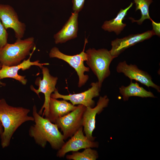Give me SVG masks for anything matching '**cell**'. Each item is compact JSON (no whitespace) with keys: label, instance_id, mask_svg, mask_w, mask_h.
<instances>
[{"label":"cell","instance_id":"1","mask_svg":"<svg viewBox=\"0 0 160 160\" xmlns=\"http://www.w3.org/2000/svg\"><path fill=\"white\" fill-rule=\"evenodd\" d=\"M32 114L35 124L29 128V136L42 148H45L48 142L53 149L59 150L65 142L57 125L39 114L35 105L33 107Z\"/></svg>","mask_w":160,"mask_h":160},{"label":"cell","instance_id":"2","mask_svg":"<svg viewBox=\"0 0 160 160\" xmlns=\"http://www.w3.org/2000/svg\"><path fill=\"white\" fill-rule=\"evenodd\" d=\"M30 112L28 108L9 105L4 98L0 99V120L3 128L0 138L3 148L9 145L13 135L22 124L34 121L33 117L28 115Z\"/></svg>","mask_w":160,"mask_h":160},{"label":"cell","instance_id":"3","mask_svg":"<svg viewBox=\"0 0 160 160\" xmlns=\"http://www.w3.org/2000/svg\"><path fill=\"white\" fill-rule=\"evenodd\" d=\"M35 47L33 37L23 40L17 39L13 44L7 43L0 48V63L2 66L19 64L30 55V51Z\"/></svg>","mask_w":160,"mask_h":160},{"label":"cell","instance_id":"4","mask_svg":"<svg viewBox=\"0 0 160 160\" xmlns=\"http://www.w3.org/2000/svg\"><path fill=\"white\" fill-rule=\"evenodd\" d=\"M87 59L86 63L96 76L99 87L101 88L104 80L110 75V65L116 58L109 51L104 48L97 50L89 48L86 50Z\"/></svg>","mask_w":160,"mask_h":160},{"label":"cell","instance_id":"5","mask_svg":"<svg viewBox=\"0 0 160 160\" xmlns=\"http://www.w3.org/2000/svg\"><path fill=\"white\" fill-rule=\"evenodd\" d=\"M87 42V39L85 38L83 51L79 54L76 55H65L61 52L56 47L52 48L49 54L50 58H56L62 60L68 63L75 69L79 78L78 83L79 87H81L84 85L89 78L88 75L84 74L86 72H89L90 69L89 67L85 66L84 64V61H86L87 59V54L84 52V50Z\"/></svg>","mask_w":160,"mask_h":160},{"label":"cell","instance_id":"6","mask_svg":"<svg viewBox=\"0 0 160 160\" xmlns=\"http://www.w3.org/2000/svg\"><path fill=\"white\" fill-rule=\"evenodd\" d=\"M41 69L43 74L42 79L38 77L35 82L36 85L39 86V88L36 89L32 85L30 86V88L31 90L39 97L40 93L41 92L44 94V103L38 113L40 115L42 114V116H45V118H47L49 114V103L51 95L57 89L55 86L58 78L52 76L49 73V69L47 67L43 66Z\"/></svg>","mask_w":160,"mask_h":160},{"label":"cell","instance_id":"7","mask_svg":"<svg viewBox=\"0 0 160 160\" xmlns=\"http://www.w3.org/2000/svg\"><path fill=\"white\" fill-rule=\"evenodd\" d=\"M86 107L78 105L77 108L66 115L57 119L56 124L63 132L64 140L71 137L83 127V117Z\"/></svg>","mask_w":160,"mask_h":160},{"label":"cell","instance_id":"8","mask_svg":"<svg viewBox=\"0 0 160 160\" xmlns=\"http://www.w3.org/2000/svg\"><path fill=\"white\" fill-rule=\"evenodd\" d=\"M91 87L84 92L73 94L63 95L60 94L57 89L52 93L51 97L55 98H61L66 100H69L74 105H82L86 107H93L95 102L93 99L98 97L101 88L99 87L98 81L92 82Z\"/></svg>","mask_w":160,"mask_h":160},{"label":"cell","instance_id":"9","mask_svg":"<svg viewBox=\"0 0 160 160\" xmlns=\"http://www.w3.org/2000/svg\"><path fill=\"white\" fill-rule=\"evenodd\" d=\"M58 150L56 154L57 157H63L69 152H77L82 149L99 147L98 142L90 140L84 135L83 127L80 128Z\"/></svg>","mask_w":160,"mask_h":160},{"label":"cell","instance_id":"10","mask_svg":"<svg viewBox=\"0 0 160 160\" xmlns=\"http://www.w3.org/2000/svg\"><path fill=\"white\" fill-rule=\"evenodd\" d=\"M109 99L106 95L100 96L95 107H86L83 117V127L85 135L90 140L94 141L95 137L92 132L95 128V118L97 114H99L104 108L108 106Z\"/></svg>","mask_w":160,"mask_h":160},{"label":"cell","instance_id":"11","mask_svg":"<svg viewBox=\"0 0 160 160\" xmlns=\"http://www.w3.org/2000/svg\"><path fill=\"white\" fill-rule=\"evenodd\" d=\"M116 70L118 73H122L130 80H135L139 82L148 87L155 89L158 92H160V87L152 81L151 76L146 72L139 69L135 65H129L126 61L118 63Z\"/></svg>","mask_w":160,"mask_h":160},{"label":"cell","instance_id":"12","mask_svg":"<svg viewBox=\"0 0 160 160\" xmlns=\"http://www.w3.org/2000/svg\"><path fill=\"white\" fill-rule=\"evenodd\" d=\"M0 20L6 30L11 28L14 30L17 39L23 37L26 25L19 21L17 12L12 6L0 4Z\"/></svg>","mask_w":160,"mask_h":160},{"label":"cell","instance_id":"13","mask_svg":"<svg viewBox=\"0 0 160 160\" xmlns=\"http://www.w3.org/2000/svg\"><path fill=\"white\" fill-rule=\"evenodd\" d=\"M155 35L153 30L141 33L132 34L123 38H116L111 42V54L116 57L127 48L136 44L150 39Z\"/></svg>","mask_w":160,"mask_h":160},{"label":"cell","instance_id":"14","mask_svg":"<svg viewBox=\"0 0 160 160\" xmlns=\"http://www.w3.org/2000/svg\"><path fill=\"white\" fill-rule=\"evenodd\" d=\"M36 49V47L33 49L32 52L30 53V57L26 60H24L22 62L17 65L12 66L2 65L0 69V79H2L6 78H11L15 79L25 85L27 82V79L25 76H23L18 74V71L21 69L25 71L30 68L31 66L35 65L39 66L41 69L44 65H49V63H40L39 60L31 62L30 58L33 52Z\"/></svg>","mask_w":160,"mask_h":160},{"label":"cell","instance_id":"15","mask_svg":"<svg viewBox=\"0 0 160 160\" xmlns=\"http://www.w3.org/2000/svg\"><path fill=\"white\" fill-rule=\"evenodd\" d=\"M79 12H73L62 28L54 35L56 44L63 43L77 37Z\"/></svg>","mask_w":160,"mask_h":160},{"label":"cell","instance_id":"16","mask_svg":"<svg viewBox=\"0 0 160 160\" xmlns=\"http://www.w3.org/2000/svg\"><path fill=\"white\" fill-rule=\"evenodd\" d=\"M77 107V106L74 105L71 103H69L65 100H59L51 97L49 103V114L46 118L52 122L55 123L57 119L74 110Z\"/></svg>","mask_w":160,"mask_h":160},{"label":"cell","instance_id":"17","mask_svg":"<svg viewBox=\"0 0 160 160\" xmlns=\"http://www.w3.org/2000/svg\"><path fill=\"white\" fill-rule=\"evenodd\" d=\"M119 90L124 101L128 100L129 97L132 96L142 98L156 97L152 92L140 86L138 83H133L132 80H130L128 86H122L119 87Z\"/></svg>","mask_w":160,"mask_h":160},{"label":"cell","instance_id":"18","mask_svg":"<svg viewBox=\"0 0 160 160\" xmlns=\"http://www.w3.org/2000/svg\"><path fill=\"white\" fill-rule=\"evenodd\" d=\"M133 3L124 9H121L116 17L109 20L105 21L102 26V28L108 32H113L117 35H119L124 30L126 24L123 23V20L126 16L127 12L132 7Z\"/></svg>","mask_w":160,"mask_h":160},{"label":"cell","instance_id":"19","mask_svg":"<svg viewBox=\"0 0 160 160\" xmlns=\"http://www.w3.org/2000/svg\"><path fill=\"white\" fill-rule=\"evenodd\" d=\"M136 4L135 11L140 10L141 13V18L138 20H135L133 18L129 17L132 23L136 22L139 25H141L145 20L148 19L151 20L149 15V9L150 4L152 2V0H134Z\"/></svg>","mask_w":160,"mask_h":160},{"label":"cell","instance_id":"20","mask_svg":"<svg viewBox=\"0 0 160 160\" xmlns=\"http://www.w3.org/2000/svg\"><path fill=\"white\" fill-rule=\"evenodd\" d=\"M98 157L97 151L90 148L85 149L82 152H72L71 154L66 156L67 159L70 160H96Z\"/></svg>","mask_w":160,"mask_h":160},{"label":"cell","instance_id":"21","mask_svg":"<svg viewBox=\"0 0 160 160\" xmlns=\"http://www.w3.org/2000/svg\"><path fill=\"white\" fill-rule=\"evenodd\" d=\"M8 34L0 20V48L7 43Z\"/></svg>","mask_w":160,"mask_h":160},{"label":"cell","instance_id":"22","mask_svg":"<svg viewBox=\"0 0 160 160\" xmlns=\"http://www.w3.org/2000/svg\"><path fill=\"white\" fill-rule=\"evenodd\" d=\"M85 0H72L73 12H79L83 8Z\"/></svg>","mask_w":160,"mask_h":160},{"label":"cell","instance_id":"23","mask_svg":"<svg viewBox=\"0 0 160 160\" xmlns=\"http://www.w3.org/2000/svg\"><path fill=\"white\" fill-rule=\"evenodd\" d=\"M151 21L152 22L153 27V30L155 34L159 37L160 36V23H156L151 19Z\"/></svg>","mask_w":160,"mask_h":160},{"label":"cell","instance_id":"24","mask_svg":"<svg viewBox=\"0 0 160 160\" xmlns=\"http://www.w3.org/2000/svg\"><path fill=\"white\" fill-rule=\"evenodd\" d=\"M3 132V128L2 125V123L0 120V135Z\"/></svg>","mask_w":160,"mask_h":160},{"label":"cell","instance_id":"25","mask_svg":"<svg viewBox=\"0 0 160 160\" xmlns=\"http://www.w3.org/2000/svg\"><path fill=\"white\" fill-rule=\"evenodd\" d=\"M6 85L5 83L2 82L1 81V79H0V85H1L3 86H5Z\"/></svg>","mask_w":160,"mask_h":160},{"label":"cell","instance_id":"26","mask_svg":"<svg viewBox=\"0 0 160 160\" xmlns=\"http://www.w3.org/2000/svg\"><path fill=\"white\" fill-rule=\"evenodd\" d=\"M1 66H2V65H1V64L0 63V69L1 68Z\"/></svg>","mask_w":160,"mask_h":160}]
</instances>
